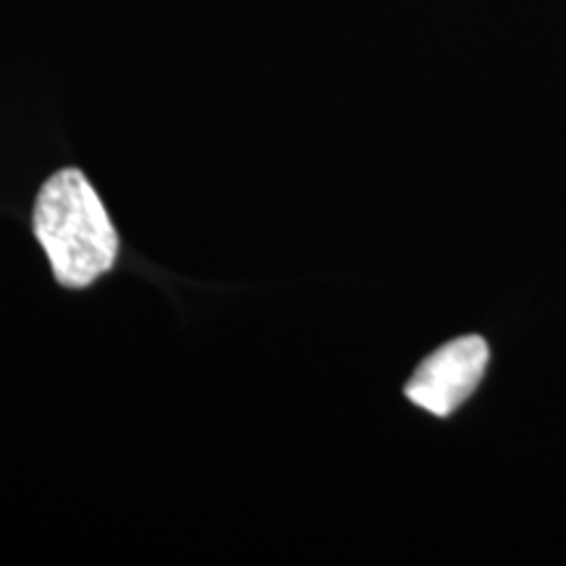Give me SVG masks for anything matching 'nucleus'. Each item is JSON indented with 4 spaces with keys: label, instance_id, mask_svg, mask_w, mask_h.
Segmentation results:
<instances>
[{
    "label": "nucleus",
    "instance_id": "obj_1",
    "mask_svg": "<svg viewBox=\"0 0 566 566\" xmlns=\"http://www.w3.org/2000/svg\"><path fill=\"white\" fill-rule=\"evenodd\" d=\"M32 226L61 286H90L116 263L118 233L103 200L76 168H63L42 184Z\"/></svg>",
    "mask_w": 566,
    "mask_h": 566
},
{
    "label": "nucleus",
    "instance_id": "obj_2",
    "mask_svg": "<svg viewBox=\"0 0 566 566\" xmlns=\"http://www.w3.org/2000/svg\"><path fill=\"white\" fill-rule=\"evenodd\" d=\"M488 359H491V352H488L485 338H454L417 367L405 388L407 399L424 412L449 417L480 386Z\"/></svg>",
    "mask_w": 566,
    "mask_h": 566
}]
</instances>
